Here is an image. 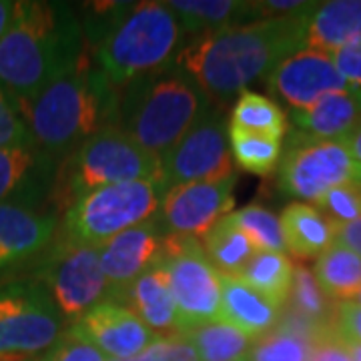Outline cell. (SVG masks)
<instances>
[{"instance_id":"1","label":"cell","mask_w":361,"mask_h":361,"mask_svg":"<svg viewBox=\"0 0 361 361\" xmlns=\"http://www.w3.org/2000/svg\"><path fill=\"white\" fill-rule=\"evenodd\" d=\"M313 4L289 16L193 37L180 47L171 66L193 78L211 103H227L267 77L283 59L305 49V26Z\"/></svg>"},{"instance_id":"2","label":"cell","mask_w":361,"mask_h":361,"mask_svg":"<svg viewBox=\"0 0 361 361\" xmlns=\"http://www.w3.org/2000/svg\"><path fill=\"white\" fill-rule=\"evenodd\" d=\"M85 56V32L66 2L23 0L0 39V90L8 101L39 94Z\"/></svg>"},{"instance_id":"3","label":"cell","mask_w":361,"mask_h":361,"mask_svg":"<svg viewBox=\"0 0 361 361\" xmlns=\"http://www.w3.org/2000/svg\"><path fill=\"white\" fill-rule=\"evenodd\" d=\"M82 25L90 61L116 90L165 71L183 47V28L167 2L101 4Z\"/></svg>"},{"instance_id":"4","label":"cell","mask_w":361,"mask_h":361,"mask_svg":"<svg viewBox=\"0 0 361 361\" xmlns=\"http://www.w3.org/2000/svg\"><path fill=\"white\" fill-rule=\"evenodd\" d=\"M118 97L121 90L85 54L71 73L32 99L11 103L40 151L65 159L92 135L118 127Z\"/></svg>"},{"instance_id":"5","label":"cell","mask_w":361,"mask_h":361,"mask_svg":"<svg viewBox=\"0 0 361 361\" xmlns=\"http://www.w3.org/2000/svg\"><path fill=\"white\" fill-rule=\"evenodd\" d=\"M213 103L193 78L169 66L137 78L118 97V129L147 153L161 157L193 129Z\"/></svg>"},{"instance_id":"6","label":"cell","mask_w":361,"mask_h":361,"mask_svg":"<svg viewBox=\"0 0 361 361\" xmlns=\"http://www.w3.org/2000/svg\"><path fill=\"white\" fill-rule=\"evenodd\" d=\"M130 180L163 183L161 159L147 153L123 129L109 127L63 159L54 177V199L66 211L82 195Z\"/></svg>"},{"instance_id":"7","label":"cell","mask_w":361,"mask_h":361,"mask_svg":"<svg viewBox=\"0 0 361 361\" xmlns=\"http://www.w3.org/2000/svg\"><path fill=\"white\" fill-rule=\"evenodd\" d=\"M165 193L167 187L161 180H130L90 191L66 209L59 237L101 247L118 233L153 219Z\"/></svg>"},{"instance_id":"8","label":"cell","mask_w":361,"mask_h":361,"mask_svg":"<svg viewBox=\"0 0 361 361\" xmlns=\"http://www.w3.org/2000/svg\"><path fill=\"white\" fill-rule=\"evenodd\" d=\"M65 319L39 281L0 283V361L37 357L63 334Z\"/></svg>"},{"instance_id":"9","label":"cell","mask_w":361,"mask_h":361,"mask_svg":"<svg viewBox=\"0 0 361 361\" xmlns=\"http://www.w3.org/2000/svg\"><path fill=\"white\" fill-rule=\"evenodd\" d=\"M355 180H361V165L351 159L341 142L319 141L291 130L277 167L281 193L317 205L329 189Z\"/></svg>"},{"instance_id":"10","label":"cell","mask_w":361,"mask_h":361,"mask_svg":"<svg viewBox=\"0 0 361 361\" xmlns=\"http://www.w3.org/2000/svg\"><path fill=\"white\" fill-rule=\"evenodd\" d=\"M161 265L169 275L179 334L219 322L221 273L209 261L199 239L169 233Z\"/></svg>"},{"instance_id":"11","label":"cell","mask_w":361,"mask_h":361,"mask_svg":"<svg viewBox=\"0 0 361 361\" xmlns=\"http://www.w3.org/2000/svg\"><path fill=\"white\" fill-rule=\"evenodd\" d=\"M39 283L47 287L61 317L77 322L90 307L111 299L109 281L101 269L99 247L56 239V245L40 259Z\"/></svg>"},{"instance_id":"12","label":"cell","mask_w":361,"mask_h":361,"mask_svg":"<svg viewBox=\"0 0 361 361\" xmlns=\"http://www.w3.org/2000/svg\"><path fill=\"white\" fill-rule=\"evenodd\" d=\"M235 173L227 121L215 106L161 157V179L167 189L187 183L221 180Z\"/></svg>"},{"instance_id":"13","label":"cell","mask_w":361,"mask_h":361,"mask_svg":"<svg viewBox=\"0 0 361 361\" xmlns=\"http://www.w3.org/2000/svg\"><path fill=\"white\" fill-rule=\"evenodd\" d=\"M237 175L221 180L187 183L167 189L157 219L171 235L203 239L235 207Z\"/></svg>"},{"instance_id":"14","label":"cell","mask_w":361,"mask_h":361,"mask_svg":"<svg viewBox=\"0 0 361 361\" xmlns=\"http://www.w3.org/2000/svg\"><path fill=\"white\" fill-rule=\"evenodd\" d=\"M167 237V229L155 215L99 247L101 269L111 289L109 301H118L135 279L163 263Z\"/></svg>"},{"instance_id":"15","label":"cell","mask_w":361,"mask_h":361,"mask_svg":"<svg viewBox=\"0 0 361 361\" xmlns=\"http://www.w3.org/2000/svg\"><path fill=\"white\" fill-rule=\"evenodd\" d=\"M82 341L99 349L109 361L130 360L142 353L157 336L133 311L116 301H101L68 327Z\"/></svg>"},{"instance_id":"16","label":"cell","mask_w":361,"mask_h":361,"mask_svg":"<svg viewBox=\"0 0 361 361\" xmlns=\"http://www.w3.org/2000/svg\"><path fill=\"white\" fill-rule=\"evenodd\" d=\"M267 87L277 99L289 104L291 111L307 109L323 94L349 89L334 65L331 54L307 47L275 66L267 75Z\"/></svg>"},{"instance_id":"17","label":"cell","mask_w":361,"mask_h":361,"mask_svg":"<svg viewBox=\"0 0 361 361\" xmlns=\"http://www.w3.org/2000/svg\"><path fill=\"white\" fill-rule=\"evenodd\" d=\"M54 213H40L35 207L0 205V275L37 257L56 235Z\"/></svg>"},{"instance_id":"18","label":"cell","mask_w":361,"mask_h":361,"mask_svg":"<svg viewBox=\"0 0 361 361\" xmlns=\"http://www.w3.org/2000/svg\"><path fill=\"white\" fill-rule=\"evenodd\" d=\"M56 177V159L39 147L0 149V205L35 207V201L49 191Z\"/></svg>"},{"instance_id":"19","label":"cell","mask_w":361,"mask_h":361,"mask_svg":"<svg viewBox=\"0 0 361 361\" xmlns=\"http://www.w3.org/2000/svg\"><path fill=\"white\" fill-rule=\"evenodd\" d=\"M281 315V307L259 295L241 277L221 273L219 322L233 325L241 334L257 341L261 337L269 336L279 325Z\"/></svg>"},{"instance_id":"20","label":"cell","mask_w":361,"mask_h":361,"mask_svg":"<svg viewBox=\"0 0 361 361\" xmlns=\"http://www.w3.org/2000/svg\"><path fill=\"white\" fill-rule=\"evenodd\" d=\"M291 123L299 133L319 141H343L361 123V89L349 87L323 94L319 101L291 111Z\"/></svg>"},{"instance_id":"21","label":"cell","mask_w":361,"mask_h":361,"mask_svg":"<svg viewBox=\"0 0 361 361\" xmlns=\"http://www.w3.org/2000/svg\"><path fill=\"white\" fill-rule=\"evenodd\" d=\"M116 303L127 305L149 329L157 336H173L179 334L177 307L171 293L167 271L163 265H157L125 289V293Z\"/></svg>"},{"instance_id":"22","label":"cell","mask_w":361,"mask_h":361,"mask_svg":"<svg viewBox=\"0 0 361 361\" xmlns=\"http://www.w3.org/2000/svg\"><path fill=\"white\" fill-rule=\"evenodd\" d=\"M361 44V0L315 2L307 14L305 47L334 52Z\"/></svg>"},{"instance_id":"23","label":"cell","mask_w":361,"mask_h":361,"mask_svg":"<svg viewBox=\"0 0 361 361\" xmlns=\"http://www.w3.org/2000/svg\"><path fill=\"white\" fill-rule=\"evenodd\" d=\"M167 4L177 14L183 32L193 37L265 20L257 2L247 0H171Z\"/></svg>"},{"instance_id":"24","label":"cell","mask_w":361,"mask_h":361,"mask_svg":"<svg viewBox=\"0 0 361 361\" xmlns=\"http://www.w3.org/2000/svg\"><path fill=\"white\" fill-rule=\"evenodd\" d=\"M287 251L297 259H317L336 241L334 221L311 203L295 201L281 211Z\"/></svg>"},{"instance_id":"25","label":"cell","mask_w":361,"mask_h":361,"mask_svg":"<svg viewBox=\"0 0 361 361\" xmlns=\"http://www.w3.org/2000/svg\"><path fill=\"white\" fill-rule=\"evenodd\" d=\"M313 275L329 301H353L361 289V257L334 241L315 259Z\"/></svg>"},{"instance_id":"26","label":"cell","mask_w":361,"mask_h":361,"mask_svg":"<svg viewBox=\"0 0 361 361\" xmlns=\"http://www.w3.org/2000/svg\"><path fill=\"white\" fill-rule=\"evenodd\" d=\"M293 269L295 265L285 253L257 251L237 277H241L259 295L269 299L273 305L283 310L293 285Z\"/></svg>"},{"instance_id":"27","label":"cell","mask_w":361,"mask_h":361,"mask_svg":"<svg viewBox=\"0 0 361 361\" xmlns=\"http://www.w3.org/2000/svg\"><path fill=\"white\" fill-rule=\"evenodd\" d=\"M207 257L213 267L225 275H239L249 263V259L257 253L253 241L241 231V227L225 215L223 219L201 239Z\"/></svg>"},{"instance_id":"28","label":"cell","mask_w":361,"mask_h":361,"mask_svg":"<svg viewBox=\"0 0 361 361\" xmlns=\"http://www.w3.org/2000/svg\"><path fill=\"white\" fill-rule=\"evenodd\" d=\"M227 125L275 141H283L287 133V116L273 99L255 90H245L233 104Z\"/></svg>"},{"instance_id":"29","label":"cell","mask_w":361,"mask_h":361,"mask_svg":"<svg viewBox=\"0 0 361 361\" xmlns=\"http://www.w3.org/2000/svg\"><path fill=\"white\" fill-rule=\"evenodd\" d=\"M287 305H289V311H287L289 315H293L299 322L307 323L315 331L327 334L331 329L336 303L325 297L310 267L295 265L293 285H291Z\"/></svg>"},{"instance_id":"30","label":"cell","mask_w":361,"mask_h":361,"mask_svg":"<svg viewBox=\"0 0 361 361\" xmlns=\"http://www.w3.org/2000/svg\"><path fill=\"white\" fill-rule=\"evenodd\" d=\"M199 361H245L253 339L223 322L205 323L185 331Z\"/></svg>"},{"instance_id":"31","label":"cell","mask_w":361,"mask_h":361,"mask_svg":"<svg viewBox=\"0 0 361 361\" xmlns=\"http://www.w3.org/2000/svg\"><path fill=\"white\" fill-rule=\"evenodd\" d=\"M227 135H229L233 163L239 169L259 177H267L279 167V161L283 155L281 141L235 129L229 125H227Z\"/></svg>"},{"instance_id":"32","label":"cell","mask_w":361,"mask_h":361,"mask_svg":"<svg viewBox=\"0 0 361 361\" xmlns=\"http://www.w3.org/2000/svg\"><path fill=\"white\" fill-rule=\"evenodd\" d=\"M229 215L241 227V231L253 241L257 251L285 253L287 247H285L281 221L267 207L251 203L239 211H231Z\"/></svg>"},{"instance_id":"33","label":"cell","mask_w":361,"mask_h":361,"mask_svg":"<svg viewBox=\"0 0 361 361\" xmlns=\"http://www.w3.org/2000/svg\"><path fill=\"white\" fill-rule=\"evenodd\" d=\"M311 351V341L277 325L269 336L253 343L245 361H310Z\"/></svg>"},{"instance_id":"34","label":"cell","mask_w":361,"mask_h":361,"mask_svg":"<svg viewBox=\"0 0 361 361\" xmlns=\"http://www.w3.org/2000/svg\"><path fill=\"white\" fill-rule=\"evenodd\" d=\"M317 209L323 211L334 223H349L361 217V180L343 183L329 189L317 203Z\"/></svg>"},{"instance_id":"35","label":"cell","mask_w":361,"mask_h":361,"mask_svg":"<svg viewBox=\"0 0 361 361\" xmlns=\"http://www.w3.org/2000/svg\"><path fill=\"white\" fill-rule=\"evenodd\" d=\"M26 361H109L99 349L82 341L71 329L63 331L47 351Z\"/></svg>"},{"instance_id":"36","label":"cell","mask_w":361,"mask_h":361,"mask_svg":"<svg viewBox=\"0 0 361 361\" xmlns=\"http://www.w3.org/2000/svg\"><path fill=\"white\" fill-rule=\"evenodd\" d=\"M123 361H199V357L187 336L173 334L159 337L142 353Z\"/></svg>"},{"instance_id":"37","label":"cell","mask_w":361,"mask_h":361,"mask_svg":"<svg viewBox=\"0 0 361 361\" xmlns=\"http://www.w3.org/2000/svg\"><path fill=\"white\" fill-rule=\"evenodd\" d=\"M4 147H37L8 97L0 90V149Z\"/></svg>"},{"instance_id":"38","label":"cell","mask_w":361,"mask_h":361,"mask_svg":"<svg viewBox=\"0 0 361 361\" xmlns=\"http://www.w3.org/2000/svg\"><path fill=\"white\" fill-rule=\"evenodd\" d=\"M331 327L343 341L361 345V305L355 301H341L334 305Z\"/></svg>"},{"instance_id":"39","label":"cell","mask_w":361,"mask_h":361,"mask_svg":"<svg viewBox=\"0 0 361 361\" xmlns=\"http://www.w3.org/2000/svg\"><path fill=\"white\" fill-rule=\"evenodd\" d=\"M331 61L339 71V75L345 78L349 87L361 89V44H351L337 51L329 52Z\"/></svg>"},{"instance_id":"40","label":"cell","mask_w":361,"mask_h":361,"mask_svg":"<svg viewBox=\"0 0 361 361\" xmlns=\"http://www.w3.org/2000/svg\"><path fill=\"white\" fill-rule=\"evenodd\" d=\"M310 361H353L349 355L348 348L343 345V341L336 336V331L331 329L329 334H325L322 339H317L313 343Z\"/></svg>"},{"instance_id":"41","label":"cell","mask_w":361,"mask_h":361,"mask_svg":"<svg viewBox=\"0 0 361 361\" xmlns=\"http://www.w3.org/2000/svg\"><path fill=\"white\" fill-rule=\"evenodd\" d=\"M336 243L348 247L357 257H361V217L349 223H334Z\"/></svg>"},{"instance_id":"42","label":"cell","mask_w":361,"mask_h":361,"mask_svg":"<svg viewBox=\"0 0 361 361\" xmlns=\"http://www.w3.org/2000/svg\"><path fill=\"white\" fill-rule=\"evenodd\" d=\"M339 142L348 149V153L351 155V159L361 165V123L355 127V129L351 130V133H349L343 141H339Z\"/></svg>"},{"instance_id":"43","label":"cell","mask_w":361,"mask_h":361,"mask_svg":"<svg viewBox=\"0 0 361 361\" xmlns=\"http://www.w3.org/2000/svg\"><path fill=\"white\" fill-rule=\"evenodd\" d=\"M14 13V2L11 0H0V39L4 37L6 28L11 25V18Z\"/></svg>"},{"instance_id":"44","label":"cell","mask_w":361,"mask_h":361,"mask_svg":"<svg viewBox=\"0 0 361 361\" xmlns=\"http://www.w3.org/2000/svg\"><path fill=\"white\" fill-rule=\"evenodd\" d=\"M343 341V339H341ZM343 345L348 348L349 355L353 361H361V345L360 343H351V341H343Z\"/></svg>"},{"instance_id":"45","label":"cell","mask_w":361,"mask_h":361,"mask_svg":"<svg viewBox=\"0 0 361 361\" xmlns=\"http://www.w3.org/2000/svg\"><path fill=\"white\" fill-rule=\"evenodd\" d=\"M353 301H355V303H360V305H361V289H360V293H357V297H355Z\"/></svg>"}]
</instances>
